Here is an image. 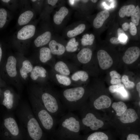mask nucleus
Listing matches in <instances>:
<instances>
[{
  "label": "nucleus",
  "instance_id": "obj_48",
  "mask_svg": "<svg viewBox=\"0 0 140 140\" xmlns=\"http://www.w3.org/2000/svg\"><path fill=\"white\" fill-rule=\"evenodd\" d=\"M3 55V51L1 46L0 45V63L2 60Z\"/></svg>",
  "mask_w": 140,
  "mask_h": 140
},
{
  "label": "nucleus",
  "instance_id": "obj_36",
  "mask_svg": "<svg viewBox=\"0 0 140 140\" xmlns=\"http://www.w3.org/2000/svg\"><path fill=\"white\" fill-rule=\"evenodd\" d=\"M30 1L35 12L40 13L43 6L44 1L32 0Z\"/></svg>",
  "mask_w": 140,
  "mask_h": 140
},
{
  "label": "nucleus",
  "instance_id": "obj_17",
  "mask_svg": "<svg viewBox=\"0 0 140 140\" xmlns=\"http://www.w3.org/2000/svg\"><path fill=\"white\" fill-rule=\"evenodd\" d=\"M110 98L105 95H102L95 99L93 103V107L96 109L107 108H109L111 103Z\"/></svg>",
  "mask_w": 140,
  "mask_h": 140
},
{
  "label": "nucleus",
  "instance_id": "obj_39",
  "mask_svg": "<svg viewBox=\"0 0 140 140\" xmlns=\"http://www.w3.org/2000/svg\"><path fill=\"white\" fill-rule=\"evenodd\" d=\"M123 86H124V85L121 83L116 85H112L109 86V90L111 93H116L119 88Z\"/></svg>",
  "mask_w": 140,
  "mask_h": 140
},
{
  "label": "nucleus",
  "instance_id": "obj_47",
  "mask_svg": "<svg viewBox=\"0 0 140 140\" xmlns=\"http://www.w3.org/2000/svg\"><path fill=\"white\" fill-rule=\"evenodd\" d=\"M136 89L138 93L139 97H140V82H138L136 85Z\"/></svg>",
  "mask_w": 140,
  "mask_h": 140
},
{
  "label": "nucleus",
  "instance_id": "obj_11",
  "mask_svg": "<svg viewBox=\"0 0 140 140\" xmlns=\"http://www.w3.org/2000/svg\"><path fill=\"white\" fill-rule=\"evenodd\" d=\"M27 128L29 136L33 140H40L43 135V129L38 120L34 117L29 121Z\"/></svg>",
  "mask_w": 140,
  "mask_h": 140
},
{
  "label": "nucleus",
  "instance_id": "obj_9",
  "mask_svg": "<svg viewBox=\"0 0 140 140\" xmlns=\"http://www.w3.org/2000/svg\"><path fill=\"white\" fill-rule=\"evenodd\" d=\"M50 23H46L43 30L35 38L34 43L37 47H42L48 44L53 35V29Z\"/></svg>",
  "mask_w": 140,
  "mask_h": 140
},
{
  "label": "nucleus",
  "instance_id": "obj_34",
  "mask_svg": "<svg viewBox=\"0 0 140 140\" xmlns=\"http://www.w3.org/2000/svg\"><path fill=\"white\" fill-rule=\"evenodd\" d=\"M8 13L4 8H0V29L3 28L9 20Z\"/></svg>",
  "mask_w": 140,
  "mask_h": 140
},
{
  "label": "nucleus",
  "instance_id": "obj_1",
  "mask_svg": "<svg viewBox=\"0 0 140 140\" xmlns=\"http://www.w3.org/2000/svg\"><path fill=\"white\" fill-rule=\"evenodd\" d=\"M81 130L79 117L72 112H68L59 118L54 134L61 139H72L79 138Z\"/></svg>",
  "mask_w": 140,
  "mask_h": 140
},
{
  "label": "nucleus",
  "instance_id": "obj_30",
  "mask_svg": "<svg viewBox=\"0 0 140 140\" xmlns=\"http://www.w3.org/2000/svg\"><path fill=\"white\" fill-rule=\"evenodd\" d=\"M33 69L32 65L30 61L28 60H24L22 63V67L20 70V73L22 78L26 79L27 74L31 72Z\"/></svg>",
  "mask_w": 140,
  "mask_h": 140
},
{
  "label": "nucleus",
  "instance_id": "obj_29",
  "mask_svg": "<svg viewBox=\"0 0 140 140\" xmlns=\"http://www.w3.org/2000/svg\"><path fill=\"white\" fill-rule=\"evenodd\" d=\"M79 140H110L108 135L102 132L97 131L93 133L86 136L85 138Z\"/></svg>",
  "mask_w": 140,
  "mask_h": 140
},
{
  "label": "nucleus",
  "instance_id": "obj_13",
  "mask_svg": "<svg viewBox=\"0 0 140 140\" xmlns=\"http://www.w3.org/2000/svg\"><path fill=\"white\" fill-rule=\"evenodd\" d=\"M97 57L99 65L102 69H107L112 66L113 63L112 59L106 51L99 50L97 53Z\"/></svg>",
  "mask_w": 140,
  "mask_h": 140
},
{
  "label": "nucleus",
  "instance_id": "obj_26",
  "mask_svg": "<svg viewBox=\"0 0 140 140\" xmlns=\"http://www.w3.org/2000/svg\"><path fill=\"white\" fill-rule=\"evenodd\" d=\"M50 50L48 47H42L39 51V59L42 63H45L53 57Z\"/></svg>",
  "mask_w": 140,
  "mask_h": 140
},
{
  "label": "nucleus",
  "instance_id": "obj_27",
  "mask_svg": "<svg viewBox=\"0 0 140 140\" xmlns=\"http://www.w3.org/2000/svg\"><path fill=\"white\" fill-rule=\"evenodd\" d=\"M47 71L43 67L38 66H35L31 72L30 76L33 80H36L39 77L45 78L46 76Z\"/></svg>",
  "mask_w": 140,
  "mask_h": 140
},
{
  "label": "nucleus",
  "instance_id": "obj_37",
  "mask_svg": "<svg viewBox=\"0 0 140 140\" xmlns=\"http://www.w3.org/2000/svg\"><path fill=\"white\" fill-rule=\"evenodd\" d=\"M121 80V81L124 85L128 89L132 88L135 85V83L133 82L130 81L128 76L125 75H124L122 76Z\"/></svg>",
  "mask_w": 140,
  "mask_h": 140
},
{
  "label": "nucleus",
  "instance_id": "obj_42",
  "mask_svg": "<svg viewBox=\"0 0 140 140\" xmlns=\"http://www.w3.org/2000/svg\"><path fill=\"white\" fill-rule=\"evenodd\" d=\"M110 41L111 43L114 44H120L124 45L127 44V43L121 41L118 38L115 37L111 38L110 40Z\"/></svg>",
  "mask_w": 140,
  "mask_h": 140
},
{
  "label": "nucleus",
  "instance_id": "obj_19",
  "mask_svg": "<svg viewBox=\"0 0 140 140\" xmlns=\"http://www.w3.org/2000/svg\"><path fill=\"white\" fill-rule=\"evenodd\" d=\"M54 69L56 72L68 76H69L71 72V70L69 66L66 62L62 60H59L55 62Z\"/></svg>",
  "mask_w": 140,
  "mask_h": 140
},
{
  "label": "nucleus",
  "instance_id": "obj_22",
  "mask_svg": "<svg viewBox=\"0 0 140 140\" xmlns=\"http://www.w3.org/2000/svg\"><path fill=\"white\" fill-rule=\"evenodd\" d=\"M4 124L12 135L17 136L18 135L19 132V128L14 118L10 117L5 119L4 120Z\"/></svg>",
  "mask_w": 140,
  "mask_h": 140
},
{
  "label": "nucleus",
  "instance_id": "obj_7",
  "mask_svg": "<svg viewBox=\"0 0 140 140\" xmlns=\"http://www.w3.org/2000/svg\"><path fill=\"white\" fill-rule=\"evenodd\" d=\"M36 31L35 25L28 24L23 26L16 33L13 41L22 43L30 41L34 37Z\"/></svg>",
  "mask_w": 140,
  "mask_h": 140
},
{
  "label": "nucleus",
  "instance_id": "obj_10",
  "mask_svg": "<svg viewBox=\"0 0 140 140\" xmlns=\"http://www.w3.org/2000/svg\"><path fill=\"white\" fill-rule=\"evenodd\" d=\"M86 25L84 23L75 22L65 28L63 32V37L69 39L76 37L85 30Z\"/></svg>",
  "mask_w": 140,
  "mask_h": 140
},
{
  "label": "nucleus",
  "instance_id": "obj_40",
  "mask_svg": "<svg viewBox=\"0 0 140 140\" xmlns=\"http://www.w3.org/2000/svg\"><path fill=\"white\" fill-rule=\"evenodd\" d=\"M125 140H140V139L138 134L130 133L126 136Z\"/></svg>",
  "mask_w": 140,
  "mask_h": 140
},
{
  "label": "nucleus",
  "instance_id": "obj_5",
  "mask_svg": "<svg viewBox=\"0 0 140 140\" xmlns=\"http://www.w3.org/2000/svg\"><path fill=\"white\" fill-rule=\"evenodd\" d=\"M79 110L81 116V130H96L103 126V122L96 117L89 107L83 104Z\"/></svg>",
  "mask_w": 140,
  "mask_h": 140
},
{
  "label": "nucleus",
  "instance_id": "obj_44",
  "mask_svg": "<svg viewBox=\"0 0 140 140\" xmlns=\"http://www.w3.org/2000/svg\"><path fill=\"white\" fill-rule=\"evenodd\" d=\"M121 80L120 79L117 78H111L110 81L111 83L113 85L121 83Z\"/></svg>",
  "mask_w": 140,
  "mask_h": 140
},
{
  "label": "nucleus",
  "instance_id": "obj_35",
  "mask_svg": "<svg viewBox=\"0 0 140 140\" xmlns=\"http://www.w3.org/2000/svg\"><path fill=\"white\" fill-rule=\"evenodd\" d=\"M131 17L132 22L136 26H138L140 20V9L138 5H137L135 7Z\"/></svg>",
  "mask_w": 140,
  "mask_h": 140
},
{
  "label": "nucleus",
  "instance_id": "obj_41",
  "mask_svg": "<svg viewBox=\"0 0 140 140\" xmlns=\"http://www.w3.org/2000/svg\"><path fill=\"white\" fill-rule=\"evenodd\" d=\"M129 31L131 35L134 36L137 33V29L136 26L133 23L131 22L129 24Z\"/></svg>",
  "mask_w": 140,
  "mask_h": 140
},
{
  "label": "nucleus",
  "instance_id": "obj_20",
  "mask_svg": "<svg viewBox=\"0 0 140 140\" xmlns=\"http://www.w3.org/2000/svg\"><path fill=\"white\" fill-rule=\"evenodd\" d=\"M16 63V59L13 56H10L8 58L5 66V70L8 74L10 77H15L17 75Z\"/></svg>",
  "mask_w": 140,
  "mask_h": 140
},
{
  "label": "nucleus",
  "instance_id": "obj_18",
  "mask_svg": "<svg viewBox=\"0 0 140 140\" xmlns=\"http://www.w3.org/2000/svg\"><path fill=\"white\" fill-rule=\"evenodd\" d=\"M138 118V115L135 110L131 108L127 109L119 118L122 123L125 124L133 123Z\"/></svg>",
  "mask_w": 140,
  "mask_h": 140
},
{
  "label": "nucleus",
  "instance_id": "obj_31",
  "mask_svg": "<svg viewBox=\"0 0 140 140\" xmlns=\"http://www.w3.org/2000/svg\"><path fill=\"white\" fill-rule=\"evenodd\" d=\"M135 7L133 4L123 5L120 9L119 15L121 18H124L125 16L129 17L131 16L134 12Z\"/></svg>",
  "mask_w": 140,
  "mask_h": 140
},
{
  "label": "nucleus",
  "instance_id": "obj_21",
  "mask_svg": "<svg viewBox=\"0 0 140 140\" xmlns=\"http://www.w3.org/2000/svg\"><path fill=\"white\" fill-rule=\"evenodd\" d=\"M109 15V12L107 10H104L98 13L93 21V27L96 29L101 27Z\"/></svg>",
  "mask_w": 140,
  "mask_h": 140
},
{
  "label": "nucleus",
  "instance_id": "obj_25",
  "mask_svg": "<svg viewBox=\"0 0 140 140\" xmlns=\"http://www.w3.org/2000/svg\"><path fill=\"white\" fill-rule=\"evenodd\" d=\"M79 45V40L76 37L72 38L66 41L65 47L66 53H73L78 50Z\"/></svg>",
  "mask_w": 140,
  "mask_h": 140
},
{
  "label": "nucleus",
  "instance_id": "obj_15",
  "mask_svg": "<svg viewBox=\"0 0 140 140\" xmlns=\"http://www.w3.org/2000/svg\"><path fill=\"white\" fill-rule=\"evenodd\" d=\"M35 16V12L33 9L25 10L19 15L17 20L18 26H23L27 25Z\"/></svg>",
  "mask_w": 140,
  "mask_h": 140
},
{
  "label": "nucleus",
  "instance_id": "obj_45",
  "mask_svg": "<svg viewBox=\"0 0 140 140\" xmlns=\"http://www.w3.org/2000/svg\"><path fill=\"white\" fill-rule=\"evenodd\" d=\"M123 30L125 31H127L129 28V24L127 22H125L123 23L122 25Z\"/></svg>",
  "mask_w": 140,
  "mask_h": 140
},
{
  "label": "nucleus",
  "instance_id": "obj_12",
  "mask_svg": "<svg viewBox=\"0 0 140 140\" xmlns=\"http://www.w3.org/2000/svg\"><path fill=\"white\" fill-rule=\"evenodd\" d=\"M59 1L58 0L44 1L43 6L40 13V18L44 21H48L50 14L54 8L58 6Z\"/></svg>",
  "mask_w": 140,
  "mask_h": 140
},
{
  "label": "nucleus",
  "instance_id": "obj_46",
  "mask_svg": "<svg viewBox=\"0 0 140 140\" xmlns=\"http://www.w3.org/2000/svg\"><path fill=\"white\" fill-rule=\"evenodd\" d=\"M125 34V33L124 32V31L122 29L120 28L118 29L117 30V34L118 36H119L122 34Z\"/></svg>",
  "mask_w": 140,
  "mask_h": 140
},
{
  "label": "nucleus",
  "instance_id": "obj_49",
  "mask_svg": "<svg viewBox=\"0 0 140 140\" xmlns=\"http://www.w3.org/2000/svg\"><path fill=\"white\" fill-rule=\"evenodd\" d=\"M90 1L93 3H96L97 1V0H90Z\"/></svg>",
  "mask_w": 140,
  "mask_h": 140
},
{
  "label": "nucleus",
  "instance_id": "obj_38",
  "mask_svg": "<svg viewBox=\"0 0 140 140\" xmlns=\"http://www.w3.org/2000/svg\"><path fill=\"white\" fill-rule=\"evenodd\" d=\"M116 93H119L124 98H127L128 97V94L125 89L124 86L119 88Z\"/></svg>",
  "mask_w": 140,
  "mask_h": 140
},
{
  "label": "nucleus",
  "instance_id": "obj_2",
  "mask_svg": "<svg viewBox=\"0 0 140 140\" xmlns=\"http://www.w3.org/2000/svg\"><path fill=\"white\" fill-rule=\"evenodd\" d=\"M86 90L82 87L76 86L66 88L58 93L61 102L68 112L79 110L83 103Z\"/></svg>",
  "mask_w": 140,
  "mask_h": 140
},
{
  "label": "nucleus",
  "instance_id": "obj_6",
  "mask_svg": "<svg viewBox=\"0 0 140 140\" xmlns=\"http://www.w3.org/2000/svg\"><path fill=\"white\" fill-rule=\"evenodd\" d=\"M57 7L53 16V25L55 30L57 31L62 29L71 13L69 9L64 5V3L59 4Z\"/></svg>",
  "mask_w": 140,
  "mask_h": 140
},
{
  "label": "nucleus",
  "instance_id": "obj_14",
  "mask_svg": "<svg viewBox=\"0 0 140 140\" xmlns=\"http://www.w3.org/2000/svg\"><path fill=\"white\" fill-rule=\"evenodd\" d=\"M140 55V50L137 46L129 47L126 51L122 57L123 62L127 64H131L138 58Z\"/></svg>",
  "mask_w": 140,
  "mask_h": 140
},
{
  "label": "nucleus",
  "instance_id": "obj_3",
  "mask_svg": "<svg viewBox=\"0 0 140 140\" xmlns=\"http://www.w3.org/2000/svg\"><path fill=\"white\" fill-rule=\"evenodd\" d=\"M42 104L53 116L59 118L65 113L66 109L60 100L58 93L51 90L42 92L40 96Z\"/></svg>",
  "mask_w": 140,
  "mask_h": 140
},
{
  "label": "nucleus",
  "instance_id": "obj_8",
  "mask_svg": "<svg viewBox=\"0 0 140 140\" xmlns=\"http://www.w3.org/2000/svg\"><path fill=\"white\" fill-rule=\"evenodd\" d=\"M66 42L63 37L53 36L48 44L52 54L60 56L65 54Z\"/></svg>",
  "mask_w": 140,
  "mask_h": 140
},
{
  "label": "nucleus",
  "instance_id": "obj_24",
  "mask_svg": "<svg viewBox=\"0 0 140 140\" xmlns=\"http://www.w3.org/2000/svg\"><path fill=\"white\" fill-rule=\"evenodd\" d=\"M54 72L55 82L56 83L61 86L65 87L74 86L69 76L59 74L54 71Z\"/></svg>",
  "mask_w": 140,
  "mask_h": 140
},
{
  "label": "nucleus",
  "instance_id": "obj_28",
  "mask_svg": "<svg viewBox=\"0 0 140 140\" xmlns=\"http://www.w3.org/2000/svg\"><path fill=\"white\" fill-rule=\"evenodd\" d=\"M3 95V104L8 109H12L13 107L14 102L13 94L10 90L7 89L4 91Z\"/></svg>",
  "mask_w": 140,
  "mask_h": 140
},
{
  "label": "nucleus",
  "instance_id": "obj_23",
  "mask_svg": "<svg viewBox=\"0 0 140 140\" xmlns=\"http://www.w3.org/2000/svg\"><path fill=\"white\" fill-rule=\"evenodd\" d=\"M70 78L73 85L77 86L76 83L80 81L82 82L86 81L89 78V75L86 71L82 70L76 71L73 73Z\"/></svg>",
  "mask_w": 140,
  "mask_h": 140
},
{
  "label": "nucleus",
  "instance_id": "obj_16",
  "mask_svg": "<svg viewBox=\"0 0 140 140\" xmlns=\"http://www.w3.org/2000/svg\"><path fill=\"white\" fill-rule=\"evenodd\" d=\"M92 55V50L89 48L85 47L80 50L74 57L79 62L86 64L90 61Z\"/></svg>",
  "mask_w": 140,
  "mask_h": 140
},
{
  "label": "nucleus",
  "instance_id": "obj_32",
  "mask_svg": "<svg viewBox=\"0 0 140 140\" xmlns=\"http://www.w3.org/2000/svg\"><path fill=\"white\" fill-rule=\"evenodd\" d=\"M112 107L115 111L116 115L119 117L123 114L127 109V106L122 101L113 103Z\"/></svg>",
  "mask_w": 140,
  "mask_h": 140
},
{
  "label": "nucleus",
  "instance_id": "obj_43",
  "mask_svg": "<svg viewBox=\"0 0 140 140\" xmlns=\"http://www.w3.org/2000/svg\"><path fill=\"white\" fill-rule=\"evenodd\" d=\"M110 75L111 78L120 79L121 75L116 71L113 70L110 73Z\"/></svg>",
  "mask_w": 140,
  "mask_h": 140
},
{
  "label": "nucleus",
  "instance_id": "obj_4",
  "mask_svg": "<svg viewBox=\"0 0 140 140\" xmlns=\"http://www.w3.org/2000/svg\"><path fill=\"white\" fill-rule=\"evenodd\" d=\"M36 107L38 121L43 129L54 134L59 119L56 118L40 103Z\"/></svg>",
  "mask_w": 140,
  "mask_h": 140
},
{
  "label": "nucleus",
  "instance_id": "obj_33",
  "mask_svg": "<svg viewBox=\"0 0 140 140\" xmlns=\"http://www.w3.org/2000/svg\"><path fill=\"white\" fill-rule=\"evenodd\" d=\"M95 38V36L93 34H85L80 39L81 44L84 46L91 45L93 44Z\"/></svg>",
  "mask_w": 140,
  "mask_h": 140
}]
</instances>
